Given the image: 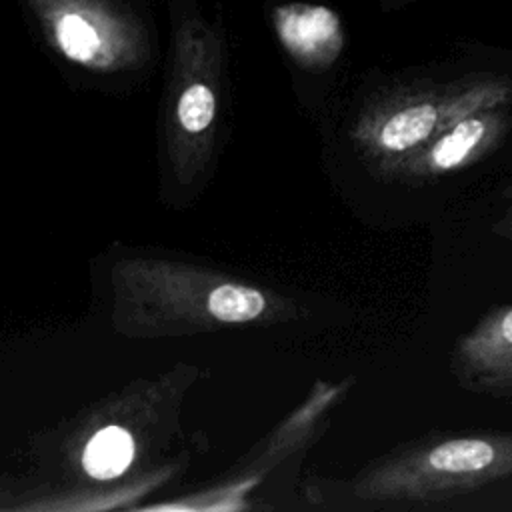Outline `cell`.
<instances>
[{
	"mask_svg": "<svg viewBox=\"0 0 512 512\" xmlns=\"http://www.w3.org/2000/svg\"><path fill=\"white\" fill-rule=\"evenodd\" d=\"M500 106L480 108L442 128L408 154L388 180L408 186L432 184L486 160L502 146L510 128V118Z\"/></svg>",
	"mask_w": 512,
	"mask_h": 512,
	"instance_id": "5",
	"label": "cell"
},
{
	"mask_svg": "<svg viewBox=\"0 0 512 512\" xmlns=\"http://www.w3.org/2000/svg\"><path fill=\"white\" fill-rule=\"evenodd\" d=\"M356 378H316L306 396L278 420L218 482L182 506L198 510H280L300 506L298 488L306 456L328 432Z\"/></svg>",
	"mask_w": 512,
	"mask_h": 512,
	"instance_id": "2",
	"label": "cell"
},
{
	"mask_svg": "<svg viewBox=\"0 0 512 512\" xmlns=\"http://www.w3.org/2000/svg\"><path fill=\"white\" fill-rule=\"evenodd\" d=\"M298 500L318 512H512V430H432L348 474H304Z\"/></svg>",
	"mask_w": 512,
	"mask_h": 512,
	"instance_id": "1",
	"label": "cell"
},
{
	"mask_svg": "<svg viewBox=\"0 0 512 512\" xmlns=\"http://www.w3.org/2000/svg\"><path fill=\"white\" fill-rule=\"evenodd\" d=\"M448 370L466 392L512 400V302L492 308L456 338Z\"/></svg>",
	"mask_w": 512,
	"mask_h": 512,
	"instance_id": "6",
	"label": "cell"
},
{
	"mask_svg": "<svg viewBox=\"0 0 512 512\" xmlns=\"http://www.w3.org/2000/svg\"><path fill=\"white\" fill-rule=\"evenodd\" d=\"M132 458L134 440L130 432L120 426H106L88 440L82 466L96 480H112L128 470Z\"/></svg>",
	"mask_w": 512,
	"mask_h": 512,
	"instance_id": "8",
	"label": "cell"
},
{
	"mask_svg": "<svg viewBox=\"0 0 512 512\" xmlns=\"http://www.w3.org/2000/svg\"><path fill=\"white\" fill-rule=\"evenodd\" d=\"M276 30L284 46L300 56H324L340 46L336 16L322 6H286L276 12Z\"/></svg>",
	"mask_w": 512,
	"mask_h": 512,
	"instance_id": "7",
	"label": "cell"
},
{
	"mask_svg": "<svg viewBox=\"0 0 512 512\" xmlns=\"http://www.w3.org/2000/svg\"><path fill=\"white\" fill-rule=\"evenodd\" d=\"M502 210L498 212V216L494 218L490 230L494 236L506 240L508 244H512V162H510V182L504 186L502 192Z\"/></svg>",
	"mask_w": 512,
	"mask_h": 512,
	"instance_id": "9",
	"label": "cell"
},
{
	"mask_svg": "<svg viewBox=\"0 0 512 512\" xmlns=\"http://www.w3.org/2000/svg\"><path fill=\"white\" fill-rule=\"evenodd\" d=\"M508 98L502 82H474L454 94H408L386 98L360 112L350 142L360 160L380 178H386L408 154L462 116Z\"/></svg>",
	"mask_w": 512,
	"mask_h": 512,
	"instance_id": "3",
	"label": "cell"
},
{
	"mask_svg": "<svg viewBox=\"0 0 512 512\" xmlns=\"http://www.w3.org/2000/svg\"><path fill=\"white\" fill-rule=\"evenodd\" d=\"M48 42L68 60L118 70L144 58L146 38L118 0H28Z\"/></svg>",
	"mask_w": 512,
	"mask_h": 512,
	"instance_id": "4",
	"label": "cell"
}]
</instances>
